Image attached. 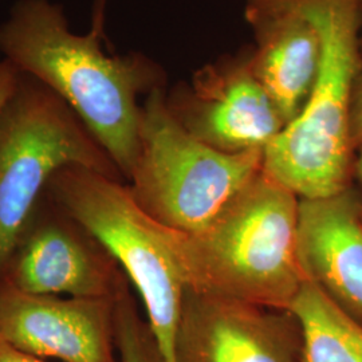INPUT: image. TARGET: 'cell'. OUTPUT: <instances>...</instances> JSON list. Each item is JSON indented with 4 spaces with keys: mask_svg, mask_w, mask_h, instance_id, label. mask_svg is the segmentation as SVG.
Instances as JSON below:
<instances>
[{
    "mask_svg": "<svg viewBox=\"0 0 362 362\" xmlns=\"http://www.w3.org/2000/svg\"><path fill=\"white\" fill-rule=\"evenodd\" d=\"M263 151H219L196 139L169 110L164 88L141 106L140 152L130 175L136 202L182 233L204 230L262 170Z\"/></svg>",
    "mask_w": 362,
    "mask_h": 362,
    "instance_id": "obj_5",
    "label": "cell"
},
{
    "mask_svg": "<svg viewBox=\"0 0 362 362\" xmlns=\"http://www.w3.org/2000/svg\"><path fill=\"white\" fill-rule=\"evenodd\" d=\"M18 74L19 70L10 61H7L6 58L0 59V109L11 95L16 85Z\"/></svg>",
    "mask_w": 362,
    "mask_h": 362,
    "instance_id": "obj_16",
    "label": "cell"
},
{
    "mask_svg": "<svg viewBox=\"0 0 362 362\" xmlns=\"http://www.w3.org/2000/svg\"><path fill=\"white\" fill-rule=\"evenodd\" d=\"M0 362H49L0 339Z\"/></svg>",
    "mask_w": 362,
    "mask_h": 362,
    "instance_id": "obj_17",
    "label": "cell"
},
{
    "mask_svg": "<svg viewBox=\"0 0 362 362\" xmlns=\"http://www.w3.org/2000/svg\"><path fill=\"white\" fill-rule=\"evenodd\" d=\"M361 25H362V0H361Z\"/></svg>",
    "mask_w": 362,
    "mask_h": 362,
    "instance_id": "obj_19",
    "label": "cell"
},
{
    "mask_svg": "<svg viewBox=\"0 0 362 362\" xmlns=\"http://www.w3.org/2000/svg\"><path fill=\"white\" fill-rule=\"evenodd\" d=\"M254 71L286 125L299 115L318 77L322 39L302 0H246Z\"/></svg>",
    "mask_w": 362,
    "mask_h": 362,
    "instance_id": "obj_11",
    "label": "cell"
},
{
    "mask_svg": "<svg viewBox=\"0 0 362 362\" xmlns=\"http://www.w3.org/2000/svg\"><path fill=\"white\" fill-rule=\"evenodd\" d=\"M104 13L88 35L70 33L64 11L49 0H21L0 26V52L62 97L129 180L140 152L137 97L164 88L165 74L143 54L103 50Z\"/></svg>",
    "mask_w": 362,
    "mask_h": 362,
    "instance_id": "obj_1",
    "label": "cell"
},
{
    "mask_svg": "<svg viewBox=\"0 0 362 362\" xmlns=\"http://www.w3.org/2000/svg\"><path fill=\"white\" fill-rule=\"evenodd\" d=\"M269 310L187 290L177 362H303L299 327L290 325L294 318Z\"/></svg>",
    "mask_w": 362,
    "mask_h": 362,
    "instance_id": "obj_10",
    "label": "cell"
},
{
    "mask_svg": "<svg viewBox=\"0 0 362 362\" xmlns=\"http://www.w3.org/2000/svg\"><path fill=\"white\" fill-rule=\"evenodd\" d=\"M322 39L318 77L302 110L263 149L262 170L302 199L345 191L351 100L361 39V0H302Z\"/></svg>",
    "mask_w": 362,
    "mask_h": 362,
    "instance_id": "obj_3",
    "label": "cell"
},
{
    "mask_svg": "<svg viewBox=\"0 0 362 362\" xmlns=\"http://www.w3.org/2000/svg\"><path fill=\"white\" fill-rule=\"evenodd\" d=\"M351 141L353 146L362 145V31L360 39V55H358V67L354 79L353 88V100H351Z\"/></svg>",
    "mask_w": 362,
    "mask_h": 362,
    "instance_id": "obj_15",
    "label": "cell"
},
{
    "mask_svg": "<svg viewBox=\"0 0 362 362\" xmlns=\"http://www.w3.org/2000/svg\"><path fill=\"white\" fill-rule=\"evenodd\" d=\"M165 100L170 113L196 139L228 153L263 151L286 127L254 71L250 47L203 66Z\"/></svg>",
    "mask_w": 362,
    "mask_h": 362,
    "instance_id": "obj_8",
    "label": "cell"
},
{
    "mask_svg": "<svg viewBox=\"0 0 362 362\" xmlns=\"http://www.w3.org/2000/svg\"><path fill=\"white\" fill-rule=\"evenodd\" d=\"M116 298H62L0 278V339L40 358L116 362Z\"/></svg>",
    "mask_w": 362,
    "mask_h": 362,
    "instance_id": "obj_9",
    "label": "cell"
},
{
    "mask_svg": "<svg viewBox=\"0 0 362 362\" xmlns=\"http://www.w3.org/2000/svg\"><path fill=\"white\" fill-rule=\"evenodd\" d=\"M70 165L124 179L70 105L38 78L19 71L0 109V278L47 182Z\"/></svg>",
    "mask_w": 362,
    "mask_h": 362,
    "instance_id": "obj_6",
    "label": "cell"
},
{
    "mask_svg": "<svg viewBox=\"0 0 362 362\" xmlns=\"http://www.w3.org/2000/svg\"><path fill=\"white\" fill-rule=\"evenodd\" d=\"M298 257L305 276L362 325V223L345 191L299 200Z\"/></svg>",
    "mask_w": 362,
    "mask_h": 362,
    "instance_id": "obj_12",
    "label": "cell"
},
{
    "mask_svg": "<svg viewBox=\"0 0 362 362\" xmlns=\"http://www.w3.org/2000/svg\"><path fill=\"white\" fill-rule=\"evenodd\" d=\"M115 338L119 362H160L149 327L141 324L128 294V282L116 297Z\"/></svg>",
    "mask_w": 362,
    "mask_h": 362,
    "instance_id": "obj_14",
    "label": "cell"
},
{
    "mask_svg": "<svg viewBox=\"0 0 362 362\" xmlns=\"http://www.w3.org/2000/svg\"><path fill=\"white\" fill-rule=\"evenodd\" d=\"M362 146V145H361ZM358 169H360V173H361L362 177V149H361V155H360V160H358Z\"/></svg>",
    "mask_w": 362,
    "mask_h": 362,
    "instance_id": "obj_18",
    "label": "cell"
},
{
    "mask_svg": "<svg viewBox=\"0 0 362 362\" xmlns=\"http://www.w3.org/2000/svg\"><path fill=\"white\" fill-rule=\"evenodd\" d=\"M1 279L33 294L116 298L127 282L116 259L69 211L42 194Z\"/></svg>",
    "mask_w": 362,
    "mask_h": 362,
    "instance_id": "obj_7",
    "label": "cell"
},
{
    "mask_svg": "<svg viewBox=\"0 0 362 362\" xmlns=\"http://www.w3.org/2000/svg\"><path fill=\"white\" fill-rule=\"evenodd\" d=\"M297 197L260 170L204 230H173L187 290L288 310L306 281Z\"/></svg>",
    "mask_w": 362,
    "mask_h": 362,
    "instance_id": "obj_2",
    "label": "cell"
},
{
    "mask_svg": "<svg viewBox=\"0 0 362 362\" xmlns=\"http://www.w3.org/2000/svg\"><path fill=\"white\" fill-rule=\"evenodd\" d=\"M45 192L86 226L116 259L143 299L160 362H177L187 286L173 230L152 218L129 185L90 168L59 169Z\"/></svg>",
    "mask_w": 362,
    "mask_h": 362,
    "instance_id": "obj_4",
    "label": "cell"
},
{
    "mask_svg": "<svg viewBox=\"0 0 362 362\" xmlns=\"http://www.w3.org/2000/svg\"><path fill=\"white\" fill-rule=\"evenodd\" d=\"M100 1H105V0H100Z\"/></svg>",
    "mask_w": 362,
    "mask_h": 362,
    "instance_id": "obj_20",
    "label": "cell"
},
{
    "mask_svg": "<svg viewBox=\"0 0 362 362\" xmlns=\"http://www.w3.org/2000/svg\"><path fill=\"white\" fill-rule=\"evenodd\" d=\"M287 313L299 327L303 362H362V325L308 278Z\"/></svg>",
    "mask_w": 362,
    "mask_h": 362,
    "instance_id": "obj_13",
    "label": "cell"
}]
</instances>
